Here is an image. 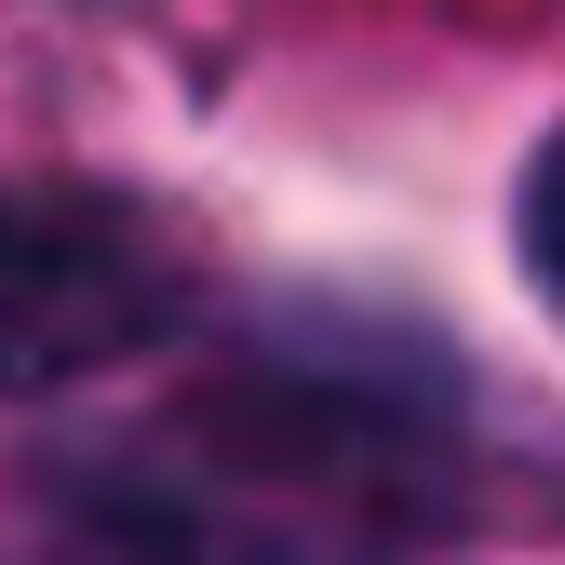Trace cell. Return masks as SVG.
<instances>
[{"instance_id":"obj_1","label":"cell","mask_w":565,"mask_h":565,"mask_svg":"<svg viewBox=\"0 0 565 565\" xmlns=\"http://www.w3.org/2000/svg\"><path fill=\"white\" fill-rule=\"evenodd\" d=\"M108 565H431L499 525V404L431 323L364 297L256 310L202 391L67 471Z\"/></svg>"},{"instance_id":"obj_2","label":"cell","mask_w":565,"mask_h":565,"mask_svg":"<svg viewBox=\"0 0 565 565\" xmlns=\"http://www.w3.org/2000/svg\"><path fill=\"white\" fill-rule=\"evenodd\" d=\"M202 310V256L175 216L121 189H0V404L95 391L121 364L175 350Z\"/></svg>"},{"instance_id":"obj_3","label":"cell","mask_w":565,"mask_h":565,"mask_svg":"<svg viewBox=\"0 0 565 565\" xmlns=\"http://www.w3.org/2000/svg\"><path fill=\"white\" fill-rule=\"evenodd\" d=\"M512 243H525V282L552 297V323H565V121L525 149V175H512Z\"/></svg>"}]
</instances>
